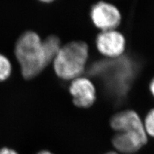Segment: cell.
<instances>
[{"label": "cell", "instance_id": "obj_1", "mask_svg": "<svg viewBox=\"0 0 154 154\" xmlns=\"http://www.w3.org/2000/svg\"><path fill=\"white\" fill-rule=\"evenodd\" d=\"M42 41L37 33L29 31L24 33L16 42V57L22 75L26 79L36 76L48 65Z\"/></svg>", "mask_w": 154, "mask_h": 154}, {"label": "cell", "instance_id": "obj_2", "mask_svg": "<svg viewBox=\"0 0 154 154\" xmlns=\"http://www.w3.org/2000/svg\"><path fill=\"white\" fill-rule=\"evenodd\" d=\"M89 56L88 46L82 41H73L62 46L54 60V68L60 79L73 80L81 76Z\"/></svg>", "mask_w": 154, "mask_h": 154}, {"label": "cell", "instance_id": "obj_3", "mask_svg": "<svg viewBox=\"0 0 154 154\" xmlns=\"http://www.w3.org/2000/svg\"><path fill=\"white\" fill-rule=\"evenodd\" d=\"M91 16L94 25L103 32L114 30L121 22V14L113 5L101 2L93 6Z\"/></svg>", "mask_w": 154, "mask_h": 154}, {"label": "cell", "instance_id": "obj_4", "mask_svg": "<svg viewBox=\"0 0 154 154\" xmlns=\"http://www.w3.org/2000/svg\"><path fill=\"white\" fill-rule=\"evenodd\" d=\"M96 46L103 55L118 58L125 50V39L121 33L114 30L103 31L97 37Z\"/></svg>", "mask_w": 154, "mask_h": 154}, {"label": "cell", "instance_id": "obj_5", "mask_svg": "<svg viewBox=\"0 0 154 154\" xmlns=\"http://www.w3.org/2000/svg\"><path fill=\"white\" fill-rule=\"evenodd\" d=\"M73 103L77 107L88 108L96 100V89L89 79L80 76L72 80L69 87Z\"/></svg>", "mask_w": 154, "mask_h": 154}, {"label": "cell", "instance_id": "obj_6", "mask_svg": "<svg viewBox=\"0 0 154 154\" xmlns=\"http://www.w3.org/2000/svg\"><path fill=\"white\" fill-rule=\"evenodd\" d=\"M147 142V138L136 134L118 132L112 139L114 146L123 153L131 154L139 150Z\"/></svg>", "mask_w": 154, "mask_h": 154}, {"label": "cell", "instance_id": "obj_7", "mask_svg": "<svg viewBox=\"0 0 154 154\" xmlns=\"http://www.w3.org/2000/svg\"><path fill=\"white\" fill-rule=\"evenodd\" d=\"M42 48L48 64L53 62L62 47L60 41L55 35H50L42 41Z\"/></svg>", "mask_w": 154, "mask_h": 154}, {"label": "cell", "instance_id": "obj_8", "mask_svg": "<svg viewBox=\"0 0 154 154\" xmlns=\"http://www.w3.org/2000/svg\"><path fill=\"white\" fill-rule=\"evenodd\" d=\"M12 65L8 58L0 54V82L5 80L11 74Z\"/></svg>", "mask_w": 154, "mask_h": 154}, {"label": "cell", "instance_id": "obj_9", "mask_svg": "<svg viewBox=\"0 0 154 154\" xmlns=\"http://www.w3.org/2000/svg\"><path fill=\"white\" fill-rule=\"evenodd\" d=\"M146 134L154 137V109L152 110L146 117L144 124Z\"/></svg>", "mask_w": 154, "mask_h": 154}, {"label": "cell", "instance_id": "obj_10", "mask_svg": "<svg viewBox=\"0 0 154 154\" xmlns=\"http://www.w3.org/2000/svg\"><path fill=\"white\" fill-rule=\"evenodd\" d=\"M0 154H17L15 151L9 148H2L0 150Z\"/></svg>", "mask_w": 154, "mask_h": 154}, {"label": "cell", "instance_id": "obj_11", "mask_svg": "<svg viewBox=\"0 0 154 154\" xmlns=\"http://www.w3.org/2000/svg\"><path fill=\"white\" fill-rule=\"evenodd\" d=\"M150 89H151V91H152V94L154 96V80L152 81V84L150 85Z\"/></svg>", "mask_w": 154, "mask_h": 154}, {"label": "cell", "instance_id": "obj_12", "mask_svg": "<svg viewBox=\"0 0 154 154\" xmlns=\"http://www.w3.org/2000/svg\"><path fill=\"white\" fill-rule=\"evenodd\" d=\"M38 154H53V153H50L49 152H47V151H42V152H41L40 153H38Z\"/></svg>", "mask_w": 154, "mask_h": 154}, {"label": "cell", "instance_id": "obj_13", "mask_svg": "<svg viewBox=\"0 0 154 154\" xmlns=\"http://www.w3.org/2000/svg\"><path fill=\"white\" fill-rule=\"evenodd\" d=\"M39 1L42 2H45V3H50V2H51L53 1H54V0H39Z\"/></svg>", "mask_w": 154, "mask_h": 154}, {"label": "cell", "instance_id": "obj_14", "mask_svg": "<svg viewBox=\"0 0 154 154\" xmlns=\"http://www.w3.org/2000/svg\"><path fill=\"white\" fill-rule=\"evenodd\" d=\"M107 154H117V153H115V152H109V153H108Z\"/></svg>", "mask_w": 154, "mask_h": 154}]
</instances>
